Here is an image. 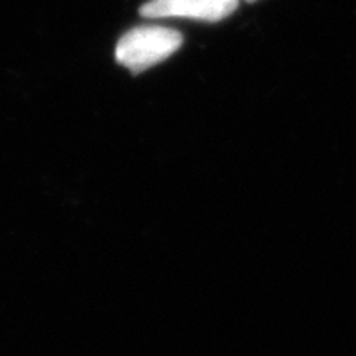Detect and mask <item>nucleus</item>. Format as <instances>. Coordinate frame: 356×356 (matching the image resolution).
Wrapping results in <instances>:
<instances>
[{"label":"nucleus","mask_w":356,"mask_h":356,"mask_svg":"<svg viewBox=\"0 0 356 356\" xmlns=\"http://www.w3.org/2000/svg\"><path fill=\"white\" fill-rule=\"evenodd\" d=\"M239 0H150L140 8L145 18H190L201 22H221L230 17Z\"/></svg>","instance_id":"2"},{"label":"nucleus","mask_w":356,"mask_h":356,"mask_svg":"<svg viewBox=\"0 0 356 356\" xmlns=\"http://www.w3.org/2000/svg\"><path fill=\"white\" fill-rule=\"evenodd\" d=\"M244 2H257V0H244Z\"/></svg>","instance_id":"3"},{"label":"nucleus","mask_w":356,"mask_h":356,"mask_svg":"<svg viewBox=\"0 0 356 356\" xmlns=\"http://www.w3.org/2000/svg\"><path fill=\"white\" fill-rule=\"evenodd\" d=\"M183 45L179 31L165 26H136L120 38L116 62L131 72H143L170 58Z\"/></svg>","instance_id":"1"}]
</instances>
